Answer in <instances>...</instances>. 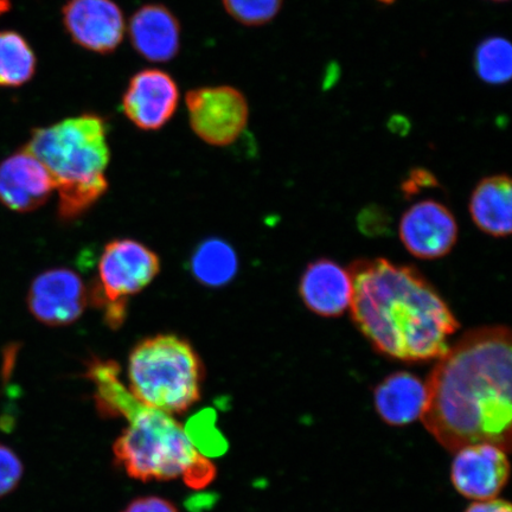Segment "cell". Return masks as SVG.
<instances>
[{
  "label": "cell",
  "instance_id": "obj_1",
  "mask_svg": "<svg viewBox=\"0 0 512 512\" xmlns=\"http://www.w3.org/2000/svg\"><path fill=\"white\" fill-rule=\"evenodd\" d=\"M421 419L448 451L511 446V334L505 326L467 332L438 358Z\"/></svg>",
  "mask_w": 512,
  "mask_h": 512
},
{
  "label": "cell",
  "instance_id": "obj_2",
  "mask_svg": "<svg viewBox=\"0 0 512 512\" xmlns=\"http://www.w3.org/2000/svg\"><path fill=\"white\" fill-rule=\"evenodd\" d=\"M349 272L352 319L376 351L419 363L437 360L450 348L458 320L418 270L373 259L356 261Z\"/></svg>",
  "mask_w": 512,
  "mask_h": 512
},
{
  "label": "cell",
  "instance_id": "obj_3",
  "mask_svg": "<svg viewBox=\"0 0 512 512\" xmlns=\"http://www.w3.org/2000/svg\"><path fill=\"white\" fill-rule=\"evenodd\" d=\"M118 373V367L106 366L92 375L99 407L127 420V427L113 445L115 465L140 482L182 478L192 489L213 482L215 466L197 450L184 427L172 415L140 405L120 382Z\"/></svg>",
  "mask_w": 512,
  "mask_h": 512
},
{
  "label": "cell",
  "instance_id": "obj_4",
  "mask_svg": "<svg viewBox=\"0 0 512 512\" xmlns=\"http://www.w3.org/2000/svg\"><path fill=\"white\" fill-rule=\"evenodd\" d=\"M25 150L53 177L62 220L76 219L104 196L110 147L105 121L99 115L86 113L37 128Z\"/></svg>",
  "mask_w": 512,
  "mask_h": 512
},
{
  "label": "cell",
  "instance_id": "obj_5",
  "mask_svg": "<svg viewBox=\"0 0 512 512\" xmlns=\"http://www.w3.org/2000/svg\"><path fill=\"white\" fill-rule=\"evenodd\" d=\"M127 376L133 398L159 412L183 414L201 400V358L188 341L175 335L137 344L128 357Z\"/></svg>",
  "mask_w": 512,
  "mask_h": 512
},
{
  "label": "cell",
  "instance_id": "obj_6",
  "mask_svg": "<svg viewBox=\"0 0 512 512\" xmlns=\"http://www.w3.org/2000/svg\"><path fill=\"white\" fill-rule=\"evenodd\" d=\"M160 270L158 255L143 243L115 240L105 247L99 264L96 303L105 304L106 323L113 329L124 323L127 297L143 291Z\"/></svg>",
  "mask_w": 512,
  "mask_h": 512
},
{
  "label": "cell",
  "instance_id": "obj_7",
  "mask_svg": "<svg viewBox=\"0 0 512 512\" xmlns=\"http://www.w3.org/2000/svg\"><path fill=\"white\" fill-rule=\"evenodd\" d=\"M192 131L204 143L228 146L246 130L249 106L245 94L232 86L192 89L185 96Z\"/></svg>",
  "mask_w": 512,
  "mask_h": 512
},
{
  "label": "cell",
  "instance_id": "obj_8",
  "mask_svg": "<svg viewBox=\"0 0 512 512\" xmlns=\"http://www.w3.org/2000/svg\"><path fill=\"white\" fill-rule=\"evenodd\" d=\"M62 22L76 46L100 55L114 53L126 32L123 11L114 0H68Z\"/></svg>",
  "mask_w": 512,
  "mask_h": 512
},
{
  "label": "cell",
  "instance_id": "obj_9",
  "mask_svg": "<svg viewBox=\"0 0 512 512\" xmlns=\"http://www.w3.org/2000/svg\"><path fill=\"white\" fill-rule=\"evenodd\" d=\"M177 82L162 69L134 74L123 95V111L140 130L158 131L174 117L179 104Z\"/></svg>",
  "mask_w": 512,
  "mask_h": 512
},
{
  "label": "cell",
  "instance_id": "obj_10",
  "mask_svg": "<svg viewBox=\"0 0 512 512\" xmlns=\"http://www.w3.org/2000/svg\"><path fill=\"white\" fill-rule=\"evenodd\" d=\"M400 239L415 258L435 260L450 253L458 240L451 210L433 200L415 203L401 217Z\"/></svg>",
  "mask_w": 512,
  "mask_h": 512
},
{
  "label": "cell",
  "instance_id": "obj_11",
  "mask_svg": "<svg viewBox=\"0 0 512 512\" xmlns=\"http://www.w3.org/2000/svg\"><path fill=\"white\" fill-rule=\"evenodd\" d=\"M87 306L85 284L73 271L54 268L32 281L28 307L38 322L49 326H66L76 322Z\"/></svg>",
  "mask_w": 512,
  "mask_h": 512
},
{
  "label": "cell",
  "instance_id": "obj_12",
  "mask_svg": "<svg viewBox=\"0 0 512 512\" xmlns=\"http://www.w3.org/2000/svg\"><path fill=\"white\" fill-rule=\"evenodd\" d=\"M509 473L507 452L494 444L482 443L457 451L451 478L460 495L479 502L496 498L507 484Z\"/></svg>",
  "mask_w": 512,
  "mask_h": 512
},
{
  "label": "cell",
  "instance_id": "obj_13",
  "mask_svg": "<svg viewBox=\"0 0 512 512\" xmlns=\"http://www.w3.org/2000/svg\"><path fill=\"white\" fill-rule=\"evenodd\" d=\"M55 190L50 172L28 150L14 153L0 163V203L29 213L43 206Z\"/></svg>",
  "mask_w": 512,
  "mask_h": 512
},
{
  "label": "cell",
  "instance_id": "obj_14",
  "mask_svg": "<svg viewBox=\"0 0 512 512\" xmlns=\"http://www.w3.org/2000/svg\"><path fill=\"white\" fill-rule=\"evenodd\" d=\"M127 30L133 49L147 61L170 62L181 50V23L163 4H146L139 8Z\"/></svg>",
  "mask_w": 512,
  "mask_h": 512
},
{
  "label": "cell",
  "instance_id": "obj_15",
  "mask_svg": "<svg viewBox=\"0 0 512 512\" xmlns=\"http://www.w3.org/2000/svg\"><path fill=\"white\" fill-rule=\"evenodd\" d=\"M299 293L307 309L316 315L342 316L351 305V274L335 261L318 259L307 266Z\"/></svg>",
  "mask_w": 512,
  "mask_h": 512
},
{
  "label": "cell",
  "instance_id": "obj_16",
  "mask_svg": "<svg viewBox=\"0 0 512 512\" xmlns=\"http://www.w3.org/2000/svg\"><path fill=\"white\" fill-rule=\"evenodd\" d=\"M374 398L377 413L388 425L406 426L421 418L427 387L419 377L400 371L377 386Z\"/></svg>",
  "mask_w": 512,
  "mask_h": 512
},
{
  "label": "cell",
  "instance_id": "obj_17",
  "mask_svg": "<svg viewBox=\"0 0 512 512\" xmlns=\"http://www.w3.org/2000/svg\"><path fill=\"white\" fill-rule=\"evenodd\" d=\"M512 188L507 175L482 179L470 198V214L476 226L494 238L511 234Z\"/></svg>",
  "mask_w": 512,
  "mask_h": 512
},
{
  "label": "cell",
  "instance_id": "obj_18",
  "mask_svg": "<svg viewBox=\"0 0 512 512\" xmlns=\"http://www.w3.org/2000/svg\"><path fill=\"white\" fill-rule=\"evenodd\" d=\"M238 256L232 246L221 239H209L197 247L191 258V271L202 285H227L238 273Z\"/></svg>",
  "mask_w": 512,
  "mask_h": 512
},
{
  "label": "cell",
  "instance_id": "obj_19",
  "mask_svg": "<svg viewBox=\"0 0 512 512\" xmlns=\"http://www.w3.org/2000/svg\"><path fill=\"white\" fill-rule=\"evenodd\" d=\"M36 55L16 31H0V86L21 87L34 78Z\"/></svg>",
  "mask_w": 512,
  "mask_h": 512
},
{
  "label": "cell",
  "instance_id": "obj_20",
  "mask_svg": "<svg viewBox=\"0 0 512 512\" xmlns=\"http://www.w3.org/2000/svg\"><path fill=\"white\" fill-rule=\"evenodd\" d=\"M478 78L491 86H502L511 80L512 47L507 38L492 36L479 44L475 53Z\"/></svg>",
  "mask_w": 512,
  "mask_h": 512
},
{
  "label": "cell",
  "instance_id": "obj_21",
  "mask_svg": "<svg viewBox=\"0 0 512 512\" xmlns=\"http://www.w3.org/2000/svg\"><path fill=\"white\" fill-rule=\"evenodd\" d=\"M284 0H222L224 10L245 27H262L273 21Z\"/></svg>",
  "mask_w": 512,
  "mask_h": 512
},
{
  "label": "cell",
  "instance_id": "obj_22",
  "mask_svg": "<svg viewBox=\"0 0 512 512\" xmlns=\"http://www.w3.org/2000/svg\"><path fill=\"white\" fill-rule=\"evenodd\" d=\"M21 459L10 447L0 444V498L11 494L23 478Z\"/></svg>",
  "mask_w": 512,
  "mask_h": 512
},
{
  "label": "cell",
  "instance_id": "obj_23",
  "mask_svg": "<svg viewBox=\"0 0 512 512\" xmlns=\"http://www.w3.org/2000/svg\"><path fill=\"white\" fill-rule=\"evenodd\" d=\"M121 512H179L169 499L159 496H145L133 499Z\"/></svg>",
  "mask_w": 512,
  "mask_h": 512
},
{
  "label": "cell",
  "instance_id": "obj_24",
  "mask_svg": "<svg viewBox=\"0 0 512 512\" xmlns=\"http://www.w3.org/2000/svg\"><path fill=\"white\" fill-rule=\"evenodd\" d=\"M435 184H437V182H435V178L430 172L426 170H415L412 172L411 176H409L405 185H403V191H405L407 195H412L421 187L428 188Z\"/></svg>",
  "mask_w": 512,
  "mask_h": 512
},
{
  "label": "cell",
  "instance_id": "obj_25",
  "mask_svg": "<svg viewBox=\"0 0 512 512\" xmlns=\"http://www.w3.org/2000/svg\"><path fill=\"white\" fill-rule=\"evenodd\" d=\"M466 512H512V510L510 503L494 498L473 503Z\"/></svg>",
  "mask_w": 512,
  "mask_h": 512
},
{
  "label": "cell",
  "instance_id": "obj_26",
  "mask_svg": "<svg viewBox=\"0 0 512 512\" xmlns=\"http://www.w3.org/2000/svg\"><path fill=\"white\" fill-rule=\"evenodd\" d=\"M10 0H0V15L5 14L10 9Z\"/></svg>",
  "mask_w": 512,
  "mask_h": 512
},
{
  "label": "cell",
  "instance_id": "obj_27",
  "mask_svg": "<svg viewBox=\"0 0 512 512\" xmlns=\"http://www.w3.org/2000/svg\"><path fill=\"white\" fill-rule=\"evenodd\" d=\"M377 2L384 4V5H392L396 2V0H377Z\"/></svg>",
  "mask_w": 512,
  "mask_h": 512
},
{
  "label": "cell",
  "instance_id": "obj_28",
  "mask_svg": "<svg viewBox=\"0 0 512 512\" xmlns=\"http://www.w3.org/2000/svg\"><path fill=\"white\" fill-rule=\"evenodd\" d=\"M490 2H494V3H508L509 0H490Z\"/></svg>",
  "mask_w": 512,
  "mask_h": 512
}]
</instances>
